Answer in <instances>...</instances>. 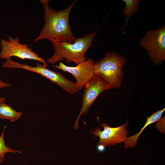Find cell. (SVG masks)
<instances>
[{
  "label": "cell",
  "instance_id": "15",
  "mask_svg": "<svg viewBox=\"0 0 165 165\" xmlns=\"http://www.w3.org/2000/svg\"><path fill=\"white\" fill-rule=\"evenodd\" d=\"M12 86L11 85L0 80V89L4 88L11 87Z\"/></svg>",
  "mask_w": 165,
  "mask_h": 165
},
{
  "label": "cell",
  "instance_id": "4",
  "mask_svg": "<svg viewBox=\"0 0 165 165\" xmlns=\"http://www.w3.org/2000/svg\"><path fill=\"white\" fill-rule=\"evenodd\" d=\"M36 64L35 67L32 66L20 64L10 59L6 60L2 64V67L5 68H21L37 73L57 84L70 94H74L78 93L79 91L76 87L75 82L68 79L59 72L48 69L45 66L42 65L38 62H37Z\"/></svg>",
  "mask_w": 165,
  "mask_h": 165
},
{
  "label": "cell",
  "instance_id": "18",
  "mask_svg": "<svg viewBox=\"0 0 165 165\" xmlns=\"http://www.w3.org/2000/svg\"><path fill=\"white\" fill-rule=\"evenodd\" d=\"M133 165H137L136 164H133Z\"/></svg>",
  "mask_w": 165,
  "mask_h": 165
},
{
  "label": "cell",
  "instance_id": "8",
  "mask_svg": "<svg viewBox=\"0 0 165 165\" xmlns=\"http://www.w3.org/2000/svg\"><path fill=\"white\" fill-rule=\"evenodd\" d=\"M94 60L89 58L85 61L74 67L66 65L60 62L58 65L53 67L71 74L76 80V86L78 91L83 88L85 84L91 80L94 76Z\"/></svg>",
  "mask_w": 165,
  "mask_h": 165
},
{
  "label": "cell",
  "instance_id": "1",
  "mask_svg": "<svg viewBox=\"0 0 165 165\" xmlns=\"http://www.w3.org/2000/svg\"><path fill=\"white\" fill-rule=\"evenodd\" d=\"M50 0H41L44 10V24L38 36L33 43L46 39L51 41L72 43L76 38L73 35L70 26L69 16L72 9L78 0L74 1L64 9L57 11L50 8L48 2Z\"/></svg>",
  "mask_w": 165,
  "mask_h": 165
},
{
  "label": "cell",
  "instance_id": "9",
  "mask_svg": "<svg viewBox=\"0 0 165 165\" xmlns=\"http://www.w3.org/2000/svg\"><path fill=\"white\" fill-rule=\"evenodd\" d=\"M84 87L82 106L74 124V128L75 130L79 127L78 121L81 116L87 112L94 101L103 91L109 89L108 86L105 82L95 75L85 84Z\"/></svg>",
  "mask_w": 165,
  "mask_h": 165
},
{
  "label": "cell",
  "instance_id": "17",
  "mask_svg": "<svg viewBox=\"0 0 165 165\" xmlns=\"http://www.w3.org/2000/svg\"><path fill=\"white\" fill-rule=\"evenodd\" d=\"M6 99L5 97H3L0 98V102H4L6 101Z\"/></svg>",
  "mask_w": 165,
  "mask_h": 165
},
{
  "label": "cell",
  "instance_id": "12",
  "mask_svg": "<svg viewBox=\"0 0 165 165\" xmlns=\"http://www.w3.org/2000/svg\"><path fill=\"white\" fill-rule=\"evenodd\" d=\"M125 4V7L122 10V14L126 16L123 28L126 26L129 17L132 16L139 10L138 4L139 0H122Z\"/></svg>",
  "mask_w": 165,
  "mask_h": 165
},
{
  "label": "cell",
  "instance_id": "5",
  "mask_svg": "<svg viewBox=\"0 0 165 165\" xmlns=\"http://www.w3.org/2000/svg\"><path fill=\"white\" fill-rule=\"evenodd\" d=\"M141 47L146 50L151 61L160 64L165 60V26L157 29L147 30L140 40Z\"/></svg>",
  "mask_w": 165,
  "mask_h": 165
},
{
  "label": "cell",
  "instance_id": "16",
  "mask_svg": "<svg viewBox=\"0 0 165 165\" xmlns=\"http://www.w3.org/2000/svg\"><path fill=\"white\" fill-rule=\"evenodd\" d=\"M105 147L102 145H97V149L100 152H103L105 150Z\"/></svg>",
  "mask_w": 165,
  "mask_h": 165
},
{
  "label": "cell",
  "instance_id": "13",
  "mask_svg": "<svg viewBox=\"0 0 165 165\" xmlns=\"http://www.w3.org/2000/svg\"><path fill=\"white\" fill-rule=\"evenodd\" d=\"M5 127L0 136V163H2L4 160V157L5 154L7 152H13L16 153L17 152L21 153L22 152L13 150L7 147L5 145L4 140V134Z\"/></svg>",
  "mask_w": 165,
  "mask_h": 165
},
{
  "label": "cell",
  "instance_id": "14",
  "mask_svg": "<svg viewBox=\"0 0 165 165\" xmlns=\"http://www.w3.org/2000/svg\"><path fill=\"white\" fill-rule=\"evenodd\" d=\"M165 117H161L156 122V128L161 133L165 134Z\"/></svg>",
  "mask_w": 165,
  "mask_h": 165
},
{
  "label": "cell",
  "instance_id": "11",
  "mask_svg": "<svg viewBox=\"0 0 165 165\" xmlns=\"http://www.w3.org/2000/svg\"><path fill=\"white\" fill-rule=\"evenodd\" d=\"M22 114L21 112L16 111L4 102H0V118L14 122L20 117Z\"/></svg>",
  "mask_w": 165,
  "mask_h": 165
},
{
  "label": "cell",
  "instance_id": "2",
  "mask_svg": "<svg viewBox=\"0 0 165 165\" xmlns=\"http://www.w3.org/2000/svg\"><path fill=\"white\" fill-rule=\"evenodd\" d=\"M98 30L76 38L72 43L65 42L51 41L54 48V53L47 62L54 64L63 59L67 63L74 62L76 65L86 60V52L90 47L97 35Z\"/></svg>",
  "mask_w": 165,
  "mask_h": 165
},
{
  "label": "cell",
  "instance_id": "10",
  "mask_svg": "<svg viewBox=\"0 0 165 165\" xmlns=\"http://www.w3.org/2000/svg\"><path fill=\"white\" fill-rule=\"evenodd\" d=\"M165 110V108L161 110L159 109L151 116L147 117L146 121L140 131L132 136L127 137L126 141L124 142V148L128 149L129 148L134 147L137 144L138 139L142 131L148 125L159 120L162 117Z\"/></svg>",
  "mask_w": 165,
  "mask_h": 165
},
{
  "label": "cell",
  "instance_id": "6",
  "mask_svg": "<svg viewBox=\"0 0 165 165\" xmlns=\"http://www.w3.org/2000/svg\"><path fill=\"white\" fill-rule=\"evenodd\" d=\"M0 47L1 59L7 60L12 57H16L23 60L25 59L36 60L42 63L46 67L48 66L45 60L33 51L28 45L20 43L18 37L13 38L8 36L7 39L1 38Z\"/></svg>",
  "mask_w": 165,
  "mask_h": 165
},
{
  "label": "cell",
  "instance_id": "7",
  "mask_svg": "<svg viewBox=\"0 0 165 165\" xmlns=\"http://www.w3.org/2000/svg\"><path fill=\"white\" fill-rule=\"evenodd\" d=\"M129 122V119L127 118L124 124L116 127H110L107 123L104 122L100 124L104 128L103 130L98 127L94 131L91 132L95 137L99 138V141L97 142V145L101 144L105 147H111L125 142L129 133L127 129Z\"/></svg>",
  "mask_w": 165,
  "mask_h": 165
},
{
  "label": "cell",
  "instance_id": "3",
  "mask_svg": "<svg viewBox=\"0 0 165 165\" xmlns=\"http://www.w3.org/2000/svg\"><path fill=\"white\" fill-rule=\"evenodd\" d=\"M126 63L125 57L114 52H106L105 57L94 63V75L99 78L109 89L121 87L123 77V68Z\"/></svg>",
  "mask_w": 165,
  "mask_h": 165
}]
</instances>
